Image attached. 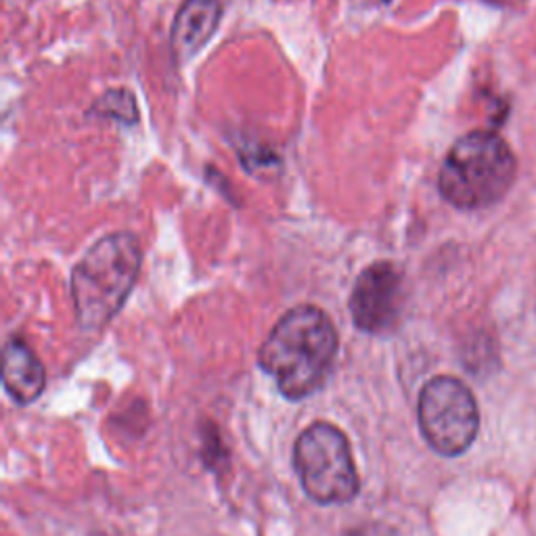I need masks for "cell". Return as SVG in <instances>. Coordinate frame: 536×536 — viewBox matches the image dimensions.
I'll return each mask as SVG.
<instances>
[{
    "mask_svg": "<svg viewBox=\"0 0 536 536\" xmlns=\"http://www.w3.org/2000/svg\"><path fill=\"white\" fill-rule=\"evenodd\" d=\"M294 465L304 493L319 505H343L359 494L353 451L334 423L316 421L297 436Z\"/></svg>",
    "mask_w": 536,
    "mask_h": 536,
    "instance_id": "4",
    "label": "cell"
},
{
    "mask_svg": "<svg viewBox=\"0 0 536 536\" xmlns=\"http://www.w3.org/2000/svg\"><path fill=\"white\" fill-rule=\"evenodd\" d=\"M221 0H184L170 34L178 61H187L206 46L221 24Z\"/></svg>",
    "mask_w": 536,
    "mask_h": 536,
    "instance_id": "7",
    "label": "cell"
},
{
    "mask_svg": "<svg viewBox=\"0 0 536 536\" xmlns=\"http://www.w3.org/2000/svg\"><path fill=\"white\" fill-rule=\"evenodd\" d=\"M3 381L6 392L17 405H30L44 392L46 373L42 362L22 340L6 343Z\"/></svg>",
    "mask_w": 536,
    "mask_h": 536,
    "instance_id": "8",
    "label": "cell"
},
{
    "mask_svg": "<svg viewBox=\"0 0 536 536\" xmlns=\"http://www.w3.org/2000/svg\"><path fill=\"white\" fill-rule=\"evenodd\" d=\"M405 308V275L392 262L380 260L367 267L350 294L354 325L367 334H386L400 321Z\"/></svg>",
    "mask_w": 536,
    "mask_h": 536,
    "instance_id": "6",
    "label": "cell"
},
{
    "mask_svg": "<svg viewBox=\"0 0 536 536\" xmlns=\"http://www.w3.org/2000/svg\"><path fill=\"white\" fill-rule=\"evenodd\" d=\"M143 249L130 230H116L86 249L71 270L70 291L78 323L101 329L120 313L138 279Z\"/></svg>",
    "mask_w": 536,
    "mask_h": 536,
    "instance_id": "2",
    "label": "cell"
},
{
    "mask_svg": "<svg viewBox=\"0 0 536 536\" xmlns=\"http://www.w3.org/2000/svg\"><path fill=\"white\" fill-rule=\"evenodd\" d=\"M417 417L423 438L445 456L465 453L478 436V402L472 390L451 375L432 377L421 388Z\"/></svg>",
    "mask_w": 536,
    "mask_h": 536,
    "instance_id": "5",
    "label": "cell"
},
{
    "mask_svg": "<svg viewBox=\"0 0 536 536\" xmlns=\"http://www.w3.org/2000/svg\"><path fill=\"white\" fill-rule=\"evenodd\" d=\"M337 331L329 315L304 304L291 308L275 323L258 359L283 396L289 400H302L325 383L337 356Z\"/></svg>",
    "mask_w": 536,
    "mask_h": 536,
    "instance_id": "1",
    "label": "cell"
},
{
    "mask_svg": "<svg viewBox=\"0 0 536 536\" xmlns=\"http://www.w3.org/2000/svg\"><path fill=\"white\" fill-rule=\"evenodd\" d=\"M515 174L518 162L505 138L491 130H474L448 149L438 189L455 208L482 210L505 197Z\"/></svg>",
    "mask_w": 536,
    "mask_h": 536,
    "instance_id": "3",
    "label": "cell"
}]
</instances>
